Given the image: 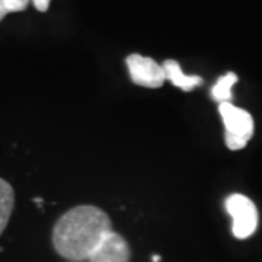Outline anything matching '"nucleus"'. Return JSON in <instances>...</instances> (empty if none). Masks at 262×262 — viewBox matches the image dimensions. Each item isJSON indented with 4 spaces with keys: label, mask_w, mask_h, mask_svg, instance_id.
Returning <instances> with one entry per match:
<instances>
[{
    "label": "nucleus",
    "mask_w": 262,
    "mask_h": 262,
    "mask_svg": "<svg viewBox=\"0 0 262 262\" xmlns=\"http://www.w3.org/2000/svg\"><path fill=\"white\" fill-rule=\"evenodd\" d=\"M111 230V220L103 210L94 206H79L57 220L53 245L63 258L88 261L103 236Z\"/></svg>",
    "instance_id": "nucleus-1"
},
{
    "label": "nucleus",
    "mask_w": 262,
    "mask_h": 262,
    "mask_svg": "<svg viewBox=\"0 0 262 262\" xmlns=\"http://www.w3.org/2000/svg\"><path fill=\"white\" fill-rule=\"evenodd\" d=\"M219 113L225 124L226 146L230 150H242L253 136V118L248 111L232 102L219 105Z\"/></svg>",
    "instance_id": "nucleus-2"
},
{
    "label": "nucleus",
    "mask_w": 262,
    "mask_h": 262,
    "mask_svg": "<svg viewBox=\"0 0 262 262\" xmlns=\"http://www.w3.org/2000/svg\"><path fill=\"white\" fill-rule=\"evenodd\" d=\"M226 211L230 214L233 225L232 232L237 239H248L258 227V210L252 200L242 194H232L226 198Z\"/></svg>",
    "instance_id": "nucleus-3"
},
{
    "label": "nucleus",
    "mask_w": 262,
    "mask_h": 262,
    "mask_svg": "<svg viewBox=\"0 0 262 262\" xmlns=\"http://www.w3.org/2000/svg\"><path fill=\"white\" fill-rule=\"evenodd\" d=\"M125 61H127L131 80L136 84L149 89H156L163 86L166 80L163 67L158 64L153 58L140 54H131L127 57Z\"/></svg>",
    "instance_id": "nucleus-4"
},
{
    "label": "nucleus",
    "mask_w": 262,
    "mask_h": 262,
    "mask_svg": "<svg viewBox=\"0 0 262 262\" xmlns=\"http://www.w3.org/2000/svg\"><path fill=\"white\" fill-rule=\"evenodd\" d=\"M130 246L121 234L111 230L88 258V262H130Z\"/></svg>",
    "instance_id": "nucleus-5"
},
{
    "label": "nucleus",
    "mask_w": 262,
    "mask_h": 262,
    "mask_svg": "<svg viewBox=\"0 0 262 262\" xmlns=\"http://www.w3.org/2000/svg\"><path fill=\"white\" fill-rule=\"evenodd\" d=\"M162 67H163L166 80H169L173 86L182 89L184 92H191L192 89H195L203 83V79L200 76L185 75L178 61H175V60H166L162 64Z\"/></svg>",
    "instance_id": "nucleus-6"
},
{
    "label": "nucleus",
    "mask_w": 262,
    "mask_h": 262,
    "mask_svg": "<svg viewBox=\"0 0 262 262\" xmlns=\"http://www.w3.org/2000/svg\"><path fill=\"white\" fill-rule=\"evenodd\" d=\"M15 206V194L9 182L0 178V234L6 229Z\"/></svg>",
    "instance_id": "nucleus-7"
},
{
    "label": "nucleus",
    "mask_w": 262,
    "mask_h": 262,
    "mask_svg": "<svg viewBox=\"0 0 262 262\" xmlns=\"http://www.w3.org/2000/svg\"><path fill=\"white\" fill-rule=\"evenodd\" d=\"M237 83V76L233 72H229L222 76L211 88V98L215 102L223 103L232 101V88Z\"/></svg>",
    "instance_id": "nucleus-8"
},
{
    "label": "nucleus",
    "mask_w": 262,
    "mask_h": 262,
    "mask_svg": "<svg viewBox=\"0 0 262 262\" xmlns=\"http://www.w3.org/2000/svg\"><path fill=\"white\" fill-rule=\"evenodd\" d=\"M29 0H0V20L10 12H20L27 9Z\"/></svg>",
    "instance_id": "nucleus-9"
},
{
    "label": "nucleus",
    "mask_w": 262,
    "mask_h": 262,
    "mask_svg": "<svg viewBox=\"0 0 262 262\" xmlns=\"http://www.w3.org/2000/svg\"><path fill=\"white\" fill-rule=\"evenodd\" d=\"M50 2H51V0H32L34 6H35L37 10H39V12H46V10L48 9V6H50Z\"/></svg>",
    "instance_id": "nucleus-10"
},
{
    "label": "nucleus",
    "mask_w": 262,
    "mask_h": 262,
    "mask_svg": "<svg viewBox=\"0 0 262 262\" xmlns=\"http://www.w3.org/2000/svg\"><path fill=\"white\" fill-rule=\"evenodd\" d=\"M153 262H160L159 255H155V256H153Z\"/></svg>",
    "instance_id": "nucleus-11"
},
{
    "label": "nucleus",
    "mask_w": 262,
    "mask_h": 262,
    "mask_svg": "<svg viewBox=\"0 0 262 262\" xmlns=\"http://www.w3.org/2000/svg\"><path fill=\"white\" fill-rule=\"evenodd\" d=\"M70 262H88V261H70Z\"/></svg>",
    "instance_id": "nucleus-12"
}]
</instances>
